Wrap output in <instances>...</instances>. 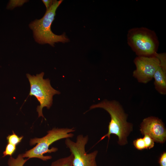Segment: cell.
Returning <instances> with one entry per match:
<instances>
[{
	"label": "cell",
	"instance_id": "obj_11",
	"mask_svg": "<svg viewBox=\"0 0 166 166\" xmlns=\"http://www.w3.org/2000/svg\"><path fill=\"white\" fill-rule=\"evenodd\" d=\"M29 159V158L24 159L22 154H20L16 158L10 156L8 160L7 163L9 166H23Z\"/></svg>",
	"mask_w": 166,
	"mask_h": 166
},
{
	"label": "cell",
	"instance_id": "obj_8",
	"mask_svg": "<svg viewBox=\"0 0 166 166\" xmlns=\"http://www.w3.org/2000/svg\"><path fill=\"white\" fill-rule=\"evenodd\" d=\"M140 131L157 143L163 144L166 140V129L162 120L158 117H149L144 119L140 124Z\"/></svg>",
	"mask_w": 166,
	"mask_h": 166
},
{
	"label": "cell",
	"instance_id": "obj_5",
	"mask_svg": "<svg viewBox=\"0 0 166 166\" xmlns=\"http://www.w3.org/2000/svg\"><path fill=\"white\" fill-rule=\"evenodd\" d=\"M44 75V72L36 76L26 74L30 86L29 96H33L36 97L40 104L37 108L38 117H42L45 119L42 113L43 108L46 107L49 109L52 104L53 96L59 94L60 92L51 86L48 79H43Z\"/></svg>",
	"mask_w": 166,
	"mask_h": 166
},
{
	"label": "cell",
	"instance_id": "obj_13",
	"mask_svg": "<svg viewBox=\"0 0 166 166\" xmlns=\"http://www.w3.org/2000/svg\"><path fill=\"white\" fill-rule=\"evenodd\" d=\"M16 149V146L8 143L6 145L5 150L3 152L4 157L7 156H11L15 152Z\"/></svg>",
	"mask_w": 166,
	"mask_h": 166
},
{
	"label": "cell",
	"instance_id": "obj_17",
	"mask_svg": "<svg viewBox=\"0 0 166 166\" xmlns=\"http://www.w3.org/2000/svg\"><path fill=\"white\" fill-rule=\"evenodd\" d=\"M159 163L160 166H166V152L162 153L159 158Z\"/></svg>",
	"mask_w": 166,
	"mask_h": 166
},
{
	"label": "cell",
	"instance_id": "obj_14",
	"mask_svg": "<svg viewBox=\"0 0 166 166\" xmlns=\"http://www.w3.org/2000/svg\"><path fill=\"white\" fill-rule=\"evenodd\" d=\"M133 144L135 148L138 150H142L146 149L143 138H140L135 140L133 141Z\"/></svg>",
	"mask_w": 166,
	"mask_h": 166
},
{
	"label": "cell",
	"instance_id": "obj_6",
	"mask_svg": "<svg viewBox=\"0 0 166 166\" xmlns=\"http://www.w3.org/2000/svg\"><path fill=\"white\" fill-rule=\"evenodd\" d=\"M88 135L77 136L75 142L70 138L65 139V143L73 156V166H97L96 158L98 152L95 150L88 153L85 147L89 141Z\"/></svg>",
	"mask_w": 166,
	"mask_h": 166
},
{
	"label": "cell",
	"instance_id": "obj_3",
	"mask_svg": "<svg viewBox=\"0 0 166 166\" xmlns=\"http://www.w3.org/2000/svg\"><path fill=\"white\" fill-rule=\"evenodd\" d=\"M75 130L73 128H54L47 132V134L41 138H34L30 140V145L31 146L37 144L36 146L22 154L23 158H38L46 161L52 159L50 156H44L46 153H51L56 152L57 148L53 147L49 149V146L55 142L63 139L70 138L74 135L72 133Z\"/></svg>",
	"mask_w": 166,
	"mask_h": 166
},
{
	"label": "cell",
	"instance_id": "obj_4",
	"mask_svg": "<svg viewBox=\"0 0 166 166\" xmlns=\"http://www.w3.org/2000/svg\"><path fill=\"white\" fill-rule=\"evenodd\" d=\"M127 41L137 56H155L158 51L159 42L155 32L144 27L131 28L128 31Z\"/></svg>",
	"mask_w": 166,
	"mask_h": 166
},
{
	"label": "cell",
	"instance_id": "obj_18",
	"mask_svg": "<svg viewBox=\"0 0 166 166\" xmlns=\"http://www.w3.org/2000/svg\"><path fill=\"white\" fill-rule=\"evenodd\" d=\"M53 0H43L42 2L46 7V9L49 8L51 6L53 2Z\"/></svg>",
	"mask_w": 166,
	"mask_h": 166
},
{
	"label": "cell",
	"instance_id": "obj_12",
	"mask_svg": "<svg viewBox=\"0 0 166 166\" xmlns=\"http://www.w3.org/2000/svg\"><path fill=\"white\" fill-rule=\"evenodd\" d=\"M23 136H19L13 131L12 134L9 135L6 137L8 143L16 146L22 141Z\"/></svg>",
	"mask_w": 166,
	"mask_h": 166
},
{
	"label": "cell",
	"instance_id": "obj_16",
	"mask_svg": "<svg viewBox=\"0 0 166 166\" xmlns=\"http://www.w3.org/2000/svg\"><path fill=\"white\" fill-rule=\"evenodd\" d=\"M26 0H10L7 4L6 8L8 9H12L17 6H22Z\"/></svg>",
	"mask_w": 166,
	"mask_h": 166
},
{
	"label": "cell",
	"instance_id": "obj_1",
	"mask_svg": "<svg viewBox=\"0 0 166 166\" xmlns=\"http://www.w3.org/2000/svg\"><path fill=\"white\" fill-rule=\"evenodd\" d=\"M97 108L104 109L109 113L111 117L108 132L101 137L97 143L106 137H108L109 142L110 135L113 134L118 136L119 144L125 145L127 143V137L132 130V125L127 121V115L121 105L116 101L105 100L91 105L90 109Z\"/></svg>",
	"mask_w": 166,
	"mask_h": 166
},
{
	"label": "cell",
	"instance_id": "obj_2",
	"mask_svg": "<svg viewBox=\"0 0 166 166\" xmlns=\"http://www.w3.org/2000/svg\"><path fill=\"white\" fill-rule=\"evenodd\" d=\"M63 0H53L50 7L46 9L43 17L36 19L29 24L30 28L32 30L36 42L40 44H49L54 46L56 42L65 43L69 41L65 34L61 35L54 34L51 28V24L54 19L56 10Z\"/></svg>",
	"mask_w": 166,
	"mask_h": 166
},
{
	"label": "cell",
	"instance_id": "obj_10",
	"mask_svg": "<svg viewBox=\"0 0 166 166\" xmlns=\"http://www.w3.org/2000/svg\"><path fill=\"white\" fill-rule=\"evenodd\" d=\"M73 156L72 153L68 156L61 158L53 162L50 166H73Z\"/></svg>",
	"mask_w": 166,
	"mask_h": 166
},
{
	"label": "cell",
	"instance_id": "obj_15",
	"mask_svg": "<svg viewBox=\"0 0 166 166\" xmlns=\"http://www.w3.org/2000/svg\"><path fill=\"white\" fill-rule=\"evenodd\" d=\"M143 138L146 145L147 149H149L153 147L154 146V140L149 135L147 134L144 135Z\"/></svg>",
	"mask_w": 166,
	"mask_h": 166
},
{
	"label": "cell",
	"instance_id": "obj_7",
	"mask_svg": "<svg viewBox=\"0 0 166 166\" xmlns=\"http://www.w3.org/2000/svg\"><path fill=\"white\" fill-rule=\"evenodd\" d=\"M134 62L136 69L133 76L140 83L146 84L153 78L156 70L160 65V61L156 56H137Z\"/></svg>",
	"mask_w": 166,
	"mask_h": 166
},
{
	"label": "cell",
	"instance_id": "obj_9",
	"mask_svg": "<svg viewBox=\"0 0 166 166\" xmlns=\"http://www.w3.org/2000/svg\"><path fill=\"white\" fill-rule=\"evenodd\" d=\"M153 78L156 89L161 94H166V69L160 65L155 73Z\"/></svg>",
	"mask_w": 166,
	"mask_h": 166
}]
</instances>
